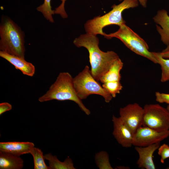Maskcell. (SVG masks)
<instances>
[{
  "label": "cell",
  "instance_id": "277c9868",
  "mask_svg": "<svg viewBox=\"0 0 169 169\" xmlns=\"http://www.w3.org/2000/svg\"><path fill=\"white\" fill-rule=\"evenodd\" d=\"M0 51L25 59L24 33L8 17L4 18L0 24Z\"/></svg>",
  "mask_w": 169,
  "mask_h": 169
},
{
  "label": "cell",
  "instance_id": "5bb4252c",
  "mask_svg": "<svg viewBox=\"0 0 169 169\" xmlns=\"http://www.w3.org/2000/svg\"><path fill=\"white\" fill-rule=\"evenodd\" d=\"M0 56L13 65L16 69L20 70L23 74L30 77L34 75L35 71L34 66L26 61L25 59L1 51H0Z\"/></svg>",
  "mask_w": 169,
  "mask_h": 169
},
{
  "label": "cell",
  "instance_id": "cb8c5ba5",
  "mask_svg": "<svg viewBox=\"0 0 169 169\" xmlns=\"http://www.w3.org/2000/svg\"><path fill=\"white\" fill-rule=\"evenodd\" d=\"M156 101L160 103H166L169 105V94L157 91L155 93Z\"/></svg>",
  "mask_w": 169,
  "mask_h": 169
},
{
  "label": "cell",
  "instance_id": "44dd1931",
  "mask_svg": "<svg viewBox=\"0 0 169 169\" xmlns=\"http://www.w3.org/2000/svg\"><path fill=\"white\" fill-rule=\"evenodd\" d=\"M51 0H44L43 4L38 7L37 10L41 13L44 18L50 22L54 20L52 16L54 14V10H52L50 4Z\"/></svg>",
  "mask_w": 169,
  "mask_h": 169
},
{
  "label": "cell",
  "instance_id": "484cf974",
  "mask_svg": "<svg viewBox=\"0 0 169 169\" xmlns=\"http://www.w3.org/2000/svg\"><path fill=\"white\" fill-rule=\"evenodd\" d=\"M12 108V105L10 103L4 102L0 103V115L5 112L11 110Z\"/></svg>",
  "mask_w": 169,
  "mask_h": 169
},
{
  "label": "cell",
  "instance_id": "52a82bcc",
  "mask_svg": "<svg viewBox=\"0 0 169 169\" xmlns=\"http://www.w3.org/2000/svg\"><path fill=\"white\" fill-rule=\"evenodd\" d=\"M142 126L163 131L169 130V112L158 104L145 105Z\"/></svg>",
  "mask_w": 169,
  "mask_h": 169
},
{
  "label": "cell",
  "instance_id": "e0dca14e",
  "mask_svg": "<svg viewBox=\"0 0 169 169\" xmlns=\"http://www.w3.org/2000/svg\"><path fill=\"white\" fill-rule=\"evenodd\" d=\"M45 159L49 161V169H75L72 159L66 158L63 162L60 161L55 155L49 153L44 155Z\"/></svg>",
  "mask_w": 169,
  "mask_h": 169
},
{
  "label": "cell",
  "instance_id": "7402d4cb",
  "mask_svg": "<svg viewBox=\"0 0 169 169\" xmlns=\"http://www.w3.org/2000/svg\"><path fill=\"white\" fill-rule=\"evenodd\" d=\"M102 86L113 98H115L117 94L120 93L123 88L120 81L106 82L103 83Z\"/></svg>",
  "mask_w": 169,
  "mask_h": 169
},
{
  "label": "cell",
  "instance_id": "ffe728a7",
  "mask_svg": "<svg viewBox=\"0 0 169 169\" xmlns=\"http://www.w3.org/2000/svg\"><path fill=\"white\" fill-rule=\"evenodd\" d=\"M95 159L97 167L99 169H113L110 162L109 155L107 152L100 151L96 153Z\"/></svg>",
  "mask_w": 169,
  "mask_h": 169
},
{
  "label": "cell",
  "instance_id": "ac0fdd59",
  "mask_svg": "<svg viewBox=\"0 0 169 169\" xmlns=\"http://www.w3.org/2000/svg\"><path fill=\"white\" fill-rule=\"evenodd\" d=\"M153 53L157 61V64L161 67V81L165 82L169 81V59L162 57L159 52H153Z\"/></svg>",
  "mask_w": 169,
  "mask_h": 169
},
{
  "label": "cell",
  "instance_id": "30bf717a",
  "mask_svg": "<svg viewBox=\"0 0 169 169\" xmlns=\"http://www.w3.org/2000/svg\"><path fill=\"white\" fill-rule=\"evenodd\" d=\"M113 125L112 134L119 144L125 148L133 145L134 133L119 117H112Z\"/></svg>",
  "mask_w": 169,
  "mask_h": 169
},
{
  "label": "cell",
  "instance_id": "4316f807",
  "mask_svg": "<svg viewBox=\"0 0 169 169\" xmlns=\"http://www.w3.org/2000/svg\"><path fill=\"white\" fill-rule=\"evenodd\" d=\"M166 46L165 49L159 53L162 57L166 59H168L169 58V45Z\"/></svg>",
  "mask_w": 169,
  "mask_h": 169
},
{
  "label": "cell",
  "instance_id": "2e32d148",
  "mask_svg": "<svg viewBox=\"0 0 169 169\" xmlns=\"http://www.w3.org/2000/svg\"><path fill=\"white\" fill-rule=\"evenodd\" d=\"M123 63L119 58L111 65L108 71L100 78V81L102 84L115 81H120V72L123 66Z\"/></svg>",
  "mask_w": 169,
  "mask_h": 169
},
{
  "label": "cell",
  "instance_id": "8fae6325",
  "mask_svg": "<svg viewBox=\"0 0 169 169\" xmlns=\"http://www.w3.org/2000/svg\"><path fill=\"white\" fill-rule=\"evenodd\" d=\"M160 146V143L144 147L135 146V149L139 156L137 162L139 168L146 169H156L153 160V155Z\"/></svg>",
  "mask_w": 169,
  "mask_h": 169
},
{
  "label": "cell",
  "instance_id": "7c38bea8",
  "mask_svg": "<svg viewBox=\"0 0 169 169\" xmlns=\"http://www.w3.org/2000/svg\"><path fill=\"white\" fill-rule=\"evenodd\" d=\"M153 19L158 25H156V29L161 40L166 46L169 45V16L167 11L164 9L158 10Z\"/></svg>",
  "mask_w": 169,
  "mask_h": 169
},
{
  "label": "cell",
  "instance_id": "d6986e66",
  "mask_svg": "<svg viewBox=\"0 0 169 169\" xmlns=\"http://www.w3.org/2000/svg\"><path fill=\"white\" fill-rule=\"evenodd\" d=\"M30 154L33 157L34 169H49L45 163L44 156L40 149L34 147Z\"/></svg>",
  "mask_w": 169,
  "mask_h": 169
},
{
  "label": "cell",
  "instance_id": "d4e9b609",
  "mask_svg": "<svg viewBox=\"0 0 169 169\" xmlns=\"http://www.w3.org/2000/svg\"><path fill=\"white\" fill-rule=\"evenodd\" d=\"M61 3L54 10V13L59 14L64 18H67L68 15L65 12L64 8V4L66 0H60Z\"/></svg>",
  "mask_w": 169,
  "mask_h": 169
},
{
  "label": "cell",
  "instance_id": "83f0119b",
  "mask_svg": "<svg viewBox=\"0 0 169 169\" xmlns=\"http://www.w3.org/2000/svg\"><path fill=\"white\" fill-rule=\"evenodd\" d=\"M121 1L123 0H119ZM140 4L143 7L146 8V7L147 0H138Z\"/></svg>",
  "mask_w": 169,
  "mask_h": 169
},
{
  "label": "cell",
  "instance_id": "8992f818",
  "mask_svg": "<svg viewBox=\"0 0 169 169\" xmlns=\"http://www.w3.org/2000/svg\"><path fill=\"white\" fill-rule=\"evenodd\" d=\"M73 82L76 93L82 100L94 94L102 96L107 103L113 98L93 77L88 65L73 78Z\"/></svg>",
  "mask_w": 169,
  "mask_h": 169
},
{
  "label": "cell",
  "instance_id": "603a6c76",
  "mask_svg": "<svg viewBox=\"0 0 169 169\" xmlns=\"http://www.w3.org/2000/svg\"><path fill=\"white\" fill-rule=\"evenodd\" d=\"M158 149V154L161 156L160 161L164 163L165 160L169 158V146L163 144L160 146Z\"/></svg>",
  "mask_w": 169,
  "mask_h": 169
},
{
  "label": "cell",
  "instance_id": "9c48e42d",
  "mask_svg": "<svg viewBox=\"0 0 169 169\" xmlns=\"http://www.w3.org/2000/svg\"><path fill=\"white\" fill-rule=\"evenodd\" d=\"M144 109L136 103L120 108L119 117L134 133L142 126Z\"/></svg>",
  "mask_w": 169,
  "mask_h": 169
},
{
  "label": "cell",
  "instance_id": "3957f363",
  "mask_svg": "<svg viewBox=\"0 0 169 169\" xmlns=\"http://www.w3.org/2000/svg\"><path fill=\"white\" fill-rule=\"evenodd\" d=\"M138 0H123L118 5L114 4L112 9L106 14L95 17L88 20L84 25L86 33L97 36L100 34L104 36L105 33L103 29L110 25H116L119 27L125 24L122 15L125 10L133 8L138 6Z\"/></svg>",
  "mask_w": 169,
  "mask_h": 169
},
{
  "label": "cell",
  "instance_id": "7a4b0ae2",
  "mask_svg": "<svg viewBox=\"0 0 169 169\" xmlns=\"http://www.w3.org/2000/svg\"><path fill=\"white\" fill-rule=\"evenodd\" d=\"M53 100L73 101L86 115H89L90 114V110L78 96L74 86L73 78L68 72H60L48 90L38 99L41 102Z\"/></svg>",
  "mask_w": 169,
  "mask_h": 169
},
{
  "label": "cell",
  "instance_id": "4fadbf2b",
  "mask_svg": "<svg viewBox=\"0 0 169 169\" xmlns=\"http://www.w3.org/2000/svg\"><path fill=\"white\" fill-rule=\"evenodd\" d=\"M34 147V144L32 142H0V151L20 156L30 153Z\"/></svg>",
  "mask_w": 169,
  "mask_h": 169
},
{
  "label": "cell",
  "instance_id": "ba28073f",
  "mask_svg": "<svg viewBox=\"0 0 169 169\" xmlns=\"http://www.w3.org/2000/svg\"><path fill=\"white\" fill-rule=\"evenodd\" d=\"M169 136V130L159 131L145 126L138 128L134 134L133 146H146L160 142Z\"/></svg>",
  "mask_w": 169,
  "mask_h": 169
},
{
  "label": "cell",
  "instance_id": "f1b7e54d",
  "mask_svg": "<svg viewBox=\"0 0 169 169\" xmlns=\"http://www.w3.org/2000/svg\"><path fill=\"white\" fill-rule=\"evenodd\" d=\"M166 108L169 112V105H168Z\"/></svg>",
  "mask_w": 169,
  "mask_h": 169
},
{
  "label": "cell",
  "instance_id": "5b68a950",
  "mask_svg": "<svg viewBox=\"0 0 169 169\" xmlns=\"http://www.w3.org/2000/svg\"><path fill=\"white\" fill-rule=\"evenodd\" d=\"M104 36L107 39L113 38L119 39L132 51L157 64L153 52L149 51L147 43L125 24L120 26L116 32L109 34L105 33Z\"/></svg>",
  "mask_w": 169,
  "mask_h": 169
},
{
  "label": "cell",
  "instance_id": "6da1fadb",
  "mask_svg": "<svg viewBox=\"0 0 169 169\" xmlns=\"http://www.w3.org/2000/svg\"><path fill=\"white\" fill-rule=\"evenodd\" d=\"M73 43L77 47H84L88 50L91 73L98 81L115 61L119 58L114 51L101 50L99 46V39L96 36L82 34L74 40Z\"/></svg>",
  "mask_w": 169,
  "mask_h": 169
},
{
  "label": "cell",
  "instance_id": "9a60e30c",
  "mask_svg": "<svg viewBox=\"0 0 169 169\" xmlns=\"http://www.w3.org/2000/svg\"><path fill=\"white\" fill-rule=\"evenodd\" d=\"M23 164L20 156L0 151V169H22Z\"/></svg>",
  "mask_w": 169,
  "mask_h": 169
}]
</instances>
